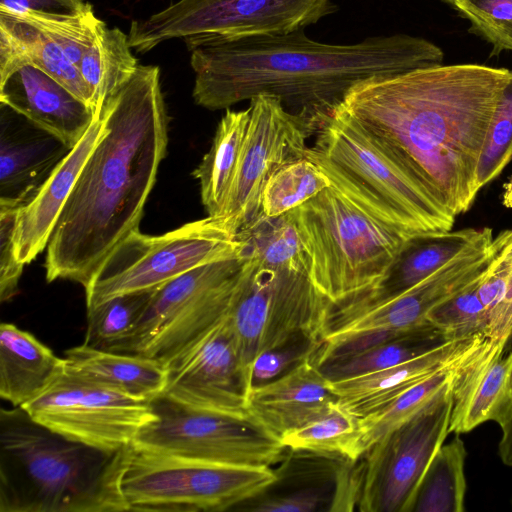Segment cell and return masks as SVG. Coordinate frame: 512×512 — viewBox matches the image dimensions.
I'll use <instances>...</instances> for the list:
<instances>
[{
	"label": "cell",
	"instance_id": "1",
	"mask_svg": "<svg viewBox=\"0 0 512 512\" xmlns=\"http://www.w3.org/2000/svg\"><path fill=\"white\" fill-rule=\"evenodd\" d=\"M512 71L438 64L359 82L338 107L457 217L480 188L487 131Z\"/></svg>",
	"mask_w": 512,
	"mask_h": 512
},
{
	"label": "cell",
	"instance_id": "2",
	"mask_svg": "<svg viewBox=\"0 0 512 512\" xmlns=\"http://www.w3.org/2000/svg\"><path fill=\"white\" fill-rule=\"evenodd\" d=\"M443 57L434 43L404 33L349 45L321 43L303 30L252 37L192 50V95L210 110L273 96L315 135L359 82L442 64Z\"/></svg>",
	"mask_w": 512,
	"mask_h": 512
},
{
	"label": "cell",
	"instance_id": "3",
	"mask_svg": "<svg viewBox=\"0 0 512 512\" xmlns=\"http://www.w3.org/2000/svg\"><path fill=\"white\" fill-rule=\"evenodd\" d=\"M106 131L85 161L46 248L47 282L84 289L108 255L139 230L168 144L160 69L139 65L102 108Z\"/></svg>",
	"mask_w": 512,
	"mask_h": 512
},
{
	"label": "cell",
	"instance_id": "4",
	"mask_svg": "<svg viewBox=\"0 0 512 512\" xmlns=\"http://www.w3.org/2000/svg\"><path fill=\"white\" fill-rule=\"evenodd\" d=\"M133 446L69 439L22 407L0 411V512L129 511L122 479Z\"/></svg>",
	"mask_w": 512,
	"mask_h": 512
},
{
	"label": "cell",
	"instance_id": "5",
	"mask_svg": "<svg viewBox=\"0 0 512 512\" xmlns=\"http://www.w3.org/2000/svg\"><path fill=\"white\" fill-rule=\"evenodd\" d=\"M294 210L309 278L335 309L377 292L411 238L332 186Z\"/></svg>",
	"mask_w": 512,
	"mask_h": 512
},
{
	"label": "cell",
	"instance_id": "6",
	"mask_svg": "<svg viewBox=\"0 0 512 512\" xmlns=\"http://www.w3.org/2000/svg\"><path fill=\"white\" fill-rule=\"evenodd\" d=\"M315 136L306 157L363 211L409 237L451 230L456 217L344 112L337 108Z\"/></svg>",
	"mask_w": 512,
	"mask_h": 512
},
{
	"label": "cell",
	"instance_id": "7",
	"mask_svg": "<svg viewBox=\"0 0 512 512\" xmlns=\"http://www.w3.org/2000/svg\"><path fill=\"white\" fill-rule=\"evenodd\" d=\"M334 309L308 273L247 258L226 313L247 393L258 355L299 335L320 342Z\"/></svg>",
	"mask_w": 512,
	"mask_h": 512
},
{
	"label": "cell",
	"instance_id": "8",
	"mask_svg": "<svg viewBox=\"0 0 512 512\" xmlns=\"http://www.w3.org/2000/svg\"><path fill=\"white\" fill-rule=\"evenodd\" d=\"M332 0H179L144 20L133 21L129 45L145 53L182 39L197 47L303 30L337 11Z\"/></svg>",
	"mask_w": 512,
	"mask_h": 512
},
{
	"label": "cell",
	"instance_id": "9",
	"mask_svg": "<svg viewBox=\"0 0 512 512\" xmlns=\"http://www.w3.org/2000/svg\"><path fill=\"white\" fill-rule=\"evenodd\" d=\"M241 249L223 217L207 216L156 236L136 230L115 247L84 289L86 308L156 289L198 266L239 255Z\"/></svg>",
	"mask_w": 512,
	"mask_h": 512
},
{
	"label": "cell",
	"instance_id": "10",
	"mask_svg": "<svg viewBox=\"0 0 512 512\" xmlns=\"http://www.w3.org/2000/svg\"><path fill=\"white\" fill-rule=\"evenodd\" d=\"M246 260L239 254L204 264L158 287L132 331L106 351L166 365L226 315Z\"/></svg>",
	"mask_w": 512,
	"mask_h": 512
},
{
	"label": "cell",
	"instance_id": "11",
	"mask_svg": "<svg viewBox=\"0 0 512 512\" xmlns=\"http://www.w3.org/2000/svg\"><path fill=\"white\" fill-rule=\"evenodd\" d=\"M276 479L271 467L207 464L133 446L122 491L129 511H225L258 496Z\"/></svg>",
	"mask_w": 512,
	"mask_h": 512
},
{
	"label": "cell",
	"instance_id": "12",
	"mask_svg": "<svg viewBox=\"0 0 512 512\" xmlns=\"http://www.w3.org/2000/svg\"><path fill=\"white\" fill-rule=\"evenodd\" d=\"M150 403L155 418L140 430L135 448L223 466L271 467L285 459L287 448L252 420L193 409L163 395Z\"/></svg>",
	"mask_w": 512,
	"mask_h": 512
},
{
	"label": "cell",
	"instance_id": "13",
	"mask_svg": "<svg viewBox=\"0 0 512 512\" xmlns=\"http://www.w3.org/2000/svg\"><path fill=\"white\" fill-rule=\"evenodd\" d=\"M451 387L364 453L360 511H413L425 472L450 433Z\"/></svg>",
	"mask_w": 512,
	"mask_h": 512
},
{
	"label": "cell",
	"instance_id": "14",
	"mask_svg": "<svg viewBox=\"0 0 512 512\" xmlns=\"http://www.w3.org/2000/svg\"><path fill=\"white\" fill-rule=\"evenodd\" d=\"M22 408L37 422L78 442L115 451L132 445L155 418L150 402L128 397L69 367Z\"/></svg>",
	"mask_w": 512,
	"mask_h": 512
},
{
	"label": "cell",
	"instance_id": "15",
	"mask_svg": "<svg viewBox=\"0 0 512 512\" xmlns=\"http://www.w3.org/2000/svg\"><path fill=\"white\" fill-rule=\"evenodd\" d=\"M248 107V128L221 216L236 233L262 212L263 191L270 178L286 164L305 157L307 140L313 136L276 97H253Z\"/></svg>",
	"mask_w": 512,
	"mask_h": 512
},
{
	"label": "cell",
	"instance_id": "16",
	"mask_svg": "<svg viewBox=\"0 0 512 512\" xmlns=\"http://www.w3.org/2000/svg\"><path fill=\"white\" fill-rule=\"evenodd\" d=\"M165 366L167 382L161 395L193 409L251 420L226 315Z\"/></svg>",
	"mask_w": 512,
	"mask_h": 512
},
{
	"label": "cell",
	"instance_id": "17",
	"mask_svg": "<svg viewBox=\"0 0 512 512\" xmlns=\"http://www.w3.org/2000/svg\"><path fill=\"white\" fill-rule=\"evenodd\" d=\"M71 149L59 138L1 104L0 208L29 203Z\"/></svg>",
	"mask_w": 512,
	"mask_h": 512
},
{
	"label": "cell",
	"instance_id": "18",
	"mask_svg": "<svg viewBox=\"0 0 512 512\" xmlns=\"http://www.w3.org/2000/svg\"><path fill=\"white\" fill-rule=\"evenodd\" d=\"M505 342L486 337L457 368L452 382L449 431L467 433L487 422L500 427L512 417V351Z\"/></svg>",
	"mask_w": 512,
	"mask_h": 512
},
{
	"label": "cell",
	"instance_id": "19",
	"mask_svg": "<svg viewBox=\"0 0 512 512\" xmlns=\"http://www.w3.org/2000/svg\"><path fill=\"white\" fill-rule=\"evenodd\" d=\"M485 334L453 339L406 362L339 380H328L338 404L358 418L371 415L425 378L464 361Z\"/></svg>",
	"mask_w": 512,
	"mask_h": 512
},
{
	"label": "cell",
	"instance_id": "20",
	"mask_svg": "<svg viewBox=\"0 0 512 512\" xmlns=\"http://www.w3.org/2000/svg\"><path fill=\"white\" fill-rule=\"evenodd\" d=\"M0 103L59 138L72 149L96 113L67 87L30 62L0 81Z\"/></svg>",
	"mask_w": 512,
	"mask_h": 512
},
{
	"label": "cell",
	"instance_id": "21",
	"mask_svg": "<svg viewBox=\"0 0 512 512\" xmlns=\"http://www.w3.org/2000/svg\"><path fill=\"white\" fill-rule=\"evenodd\" d=\"M327 381L313 357H309L281 376L249 390V418L279 440L284 433L318 418L337 404Z\"/></svg>",
	"mask_w": 512,
	"mask_h": 512
},
{
	"label": "cell",
	"instance_id": "22",
	"mask_svg": "<svg viewBox=\"0 0 512 512\" xmlns=\"http://www.w3.org/2000/svg\"><path fill=\"white\" fill-rule=\"evenodd\" d=\"M105 131V117L100 110L79 142L56 166L32 200L17 209L13 241L16 259L21 264L30 263L47 248L77 177Z\"/></svg>",
	"mask_w": 512,
	"mask_h": 512
},
{
	"label": "cell",
	"instance_id": "23",
	"mask_svg": "<svg viewBox=\"0 0 512 512\" xmlns=\"http://www.w3.org/2000/svg\"><path fill=\"white\" fill-rule=\"evenodd\" d=\"M66 360L31 333L11 323L0 325V396L22 407L60 375Z\"/></svg>",
	"mask_w": 512,
	"mask_h": 512
},
{
	"label": "cell",
	"instance_id": "24",
	"mask_svg": "<svg viewBox=\"0 0 512 512\" xmlns=\"http://www.w3.org/2000/svg\"><path fill=\"white\" fill-rule=\"evenodd\" d=\"M64 359L77 374L140 401L150 402L161 395L167 382L166 366L145 356L83 343L66 350Z\"/></svg>",
	"mask_w": 512,
	"mask_h": 512
},
{
	"label": "cell",
	"instance_id": "25",
	"mask_svg": "<svg viewBox=\"0 0 512 512\" xmlns=\"http://www.w3.org/2000/svg\"><path fill=\"white\" fill-rule=\"evenodd\" d=\"M491 237L490 228L436 231L413 236L379 290L362 300L403 292Z\"/></svg>",
	"mask_w": 512,
	"mask_h": 512
},
{
	"label": "cell",
	"instance_id": "26",
	"mask_svg": "<svg viewBox=\"0 0 512 512\" xmlns=\"http://www.w3.org/2000/svg\"><path fill=\"white\" fill-rule=\"evenodd\" d=\"M250 109H226L212 145L193 171L208 216L221 217L238 166L248 128Z\"/></svg>",
	"mask_w": 512,
	"mask_h": 512
},
{
	"label": "cell",
	"instance_id": "27",
	"mask_svg": "<svg viewBox=\"0 0 512 512\" xmlns=\"http://www.w3.org/2000/svg\"><path fill=\"white\" fill-rule=\"evenodd\" d=\"M450 340L439 328L425 323L364 349L330 356L319 368L328 380L349 378L406 362Z\"/></svg>",
	"mask_w": 512,
	"mask_h": 512
},
{
	"label": "cell",
	"instance_id": "28",
	"mask_svg": "<svg viewBox=\"0 0 512 512\" xmlns=\"http://www.w3.org/2000/svg\"><path fill=\"white\" fill-rule=\"evenodd\" d=\"M138 66L128 35L119 28L105 27L78 63L90 91L92 109L100 111L106 100L133 77Z\"/></svg>",
	"mask_w": 512,
	"mask_h": 512
},
{
	"label": "cell",
	"instance_id": "29",
	"mask_svg": "<svg viewBox=\"0 0 512 512\" xmlns=\"http://www.w3.org/2000/svg\"><path fill=\"white\" fill-rule=\"evenodd\" d=\"M237 239L245 258L271 267L308 273L294 209L272 217L261 212L250 225L237 233Z\"/></svg>",
	"mask_w": 512,
	"mask_h": 512
},
{
	"label": "cell",
	"instance_id": "30",
	"mask_svg": "<svg viewBox=\"0 0 512 512\" xmlns=\"http://www.w3.org/2000/svg\"><path fill=\"white\" fill-rule=\"evenodd\" d=\"M279 441L294 452L338 456L351 461L365 453L360 418L337 402L318 418L284 433Z\"/></svg>",
	"mask_w": 512,
	"mask_h": 512
},
{
	"label": "cell",
	"instance_id": "31",
	"mask_svg": "<svg viewBox=\"0 0 512 512\" xmlns=\"http://www.w3.org/2000/svg\"><path fill=\"white\" fill-rule=\"evenodd\" d=\"M465 458V445L458 436L440 447L421 481L412 512L464 510Z\"/></svg>",
	"mask_w": 512,
	"mask_h": 512
},
{
	"label": "cell",
	"instance_id": "32",
	"mask_svg": "<svg viewBox=\"0 0 512 512\" xmlns=\"http://www.w3.org/2000/svg\"><path fill=\"white\" fill-rule=\"evenodd\" d=\"M0 28L18 43L27 62L53 77L81 100L90 104V91L78 66L59 45L16 15L0 10Z\"/></svg>",
	"mask_w": 512,
	"mask_h": 512
},
{
	"label": "cell",
	"instance_id": "33",
	"mask_svg": "<svg viewBox=\"0 0 512 512\" xmlns=\"http://www.w3.org/2000/svg\"><path fill=\"white\" fill-rule=\"evenodd\" d=\"M464 361L425 378L381 410L361 418L365 452L383 436L421 412L448 388L454 380L457 368Z\"/></svg>",
	"mask_w": 512,
	"mask_h": 512
},
{
	"label": "cell",
	"instance_id": "34",
	"mask_svg": "<svg viewBox=\"0 0 512 512\" xmlns=\"http://www.w3.org/2000/svg\"><path fill=\"white\" fill-rule=\"evenodd\" d=\"M331 186L324 172L306 156L274 173L265 186L262 212L278 216L291 211Z\"/></svg>",
	"mask_w": 512,
	"mask_h": 512
},
{
	"label": "cell",
	"instance_id": "35",
	"mask_svg": "<svg viewBox=\"0 0 512 512\" xmlns=\"http://www.w3.org/2000/svg\"><path fill=\"white\" fill-rule=\"evenodd\" d=\"M156 289L118 295L87 309L84 343L108 350L124 339L137 324Z\"/></svg>",
	"mask_w": 512,
	"mask_h": 512
},
{
	"label": "cell",
	"instance_id": "36",
	"mask_svg": "<svg viewBox=\"0 0 512 512\" xmlns=\"http://www.w3.org/2000/svg\"><path fill=\"white\" fill-rule=\"evenodd\" d=\"M12 14L33 26L59 45L69 59L77 66L84 53L106 27V24L95 16L93 8L83 14L72 17L32 13Z\"/></svg>",
	"mask_w": 512,
	"mask_h": 512
},
{
	"label": "cell",
	"instance_id": "37",
	"mask_svg": "<svg viewBox=\"0 0 512 512\" xmlns=\"http://www.w3.org/2000/svg\"><path fill=\"white\" fill-rule=\"evenodd\" d=\"M479 278L433 308L427 316V321L439 328L449 339L487 332L488 314L477 293Z\"/></svg>",
	"mask_w": 512,
	"mask_h": 512
},
{
	"label": "cell",
	"instance_id": "38",
	"mask_svg": "<svg viewBox=\"0 0 512 512\" xmlns=\"http://www.w3.org/2000/svg\"><path fill=\"white\" fill-rule=\"evenodd\" d=\"M512 159V74L505 84L486 134L477 170L480 190Z\"/></svg>",
	"mask_w": 512,
	"mask_h": 512
},
{
	"label": "cell",
	"instance_id": "39",
	"mask_svg": "<svg viewBox=\"0 0 512 512\" xmlns=\"http://www.w3.org/2000/svg\"><path fill=\"white\" fill-rule=\"evenodd\" d=\"M452 7L470 22V33L492 45L490 56L512 51V0H455Z\"/></svg>",
	"mask_w": 512,
	"mask_h": 512
},
{
	"label": "cell",
	"instance_id": "40",
	"mask_svg": "<svg viewBox=\"0 0 512 512\" xmlns=\"http://www.w3.org/2000/svg\"><path fill=\"white\" fill-rule=\"evenodd\" d=\"M336 481L318 484L301 485L298 488L278 493L267 490L258 496L244 502L239 510L251 512H314L329 505V511L334 499Z\"/></svg>",
	"mask_w": 512,
	"mask_h": 512
},
{
	"label": "cell",
	"instance_id": "41",
	"mask_svg": "<svg viewBox=\"0 0 512 512\" xmlns=\"http://www.w3.org/2000/svg\"><path fill=\"white\" fill-rule=\"evenodd\" d=\"M319 345L320 342L308 336L299 335L280 346L261 353L251 367V388L281 376L309 357L314 358Z\"/></svg>",
	"mask_w": 512,
	"mask_h": 512
},
{
	"label": "cell",
	"instance_id": "42",
	"mask_svg": "<svg viewBox=\"0 0 512 512\" xmlns=\"http://www.w3.org/2000/svg\"><path fill=\"white\" fill-rule=\"evenodd\" d=\"M17 209L0 208V300L6 302L18 293L19 280L25 265L14 251V227Z\"/></svg>",
	"mask_w": 512,
	"mask_h": 512
},
{
	"label": "cell",
	"instance_id": "43",
	"mask_svg": "<svg viewBox=\"0 0 512 512\" xmlns=\"http://www.w3.org/2000/svg\"><path fill=\"white\" fill-rule=\"evenodd\" d=\"M92 9L86 0H0V10L15 14L72 17Z\"/></svg>",
	"mask_w": 512,
	"mask_h": 512
},
{
	"label": "cell",
	"instance_id": "44",
	"mask_svg": "<svg viewBox=\"0 0 512 512\" xmlns=\"http://www.w3.org/2000/svg\"><path fill=\"white\" fill-rule=\"evenodd\" d=\"M495 259L512 258V228L501 232L490 244Z\"/></svg>",
	"mask_w": 512,
	"mask_h": 512
},
{
	"label": "cell",
	"instance_id": "45",
	"mask_svg": "<svg viewBox=\"0 0 512 512\" xmlns=\"http://www.w3.org/2000/svg\"><path fill=\"white\" fill-rule=\"evenodd\" d=\"M501 430L498 453L505 465L512 466V417L501 426Z\"/></svg>",
	"mask_w": 512,
	"mask_h": 512
},
{
	"label": "cell",
	"instance_id": "46",
	"mask_svg": "<svg viewBox=\"0 0 512 512\" xmlns=\"http://www.w3.org/2000/svg\"><path fill=\"white\" fill-rule=\"evenodd\" d=\"M512 351V330L508 336V339L505 343V347H504V352L507 353V352H510Z\"/></svg>",
	"mask_w": 512,
	"mask_h": 512
},
{
	"label": "cell",
	"instance_id": "47",
	"mask_svg": "<svg viewBox=\"0 0 512 512\" xmlns=\"http://www.w3.org/2000/svg\"><path fill=\"white\" fill-rule=\"evenodd\" d=\"M442 1H444V2L448 3L449 5L453 6L455 0H442Z\"/></svg>",
	"mask_w": 512,
	"mask_h": 512
},
{
	"label": "cell",
	"instance_id": "48",
	"mask_svg": "<svg viewBox=\"0 0 512 512\" xmlns=\"http://www.w3.org/2000/svg\"><path fill=\"white\" fill-rule=\"evenodd\" d=\"M511 389H512V378H511Z\"/></svg>",
	"mask_w": 512,
	"mask_h": 512
}]
</instances>
